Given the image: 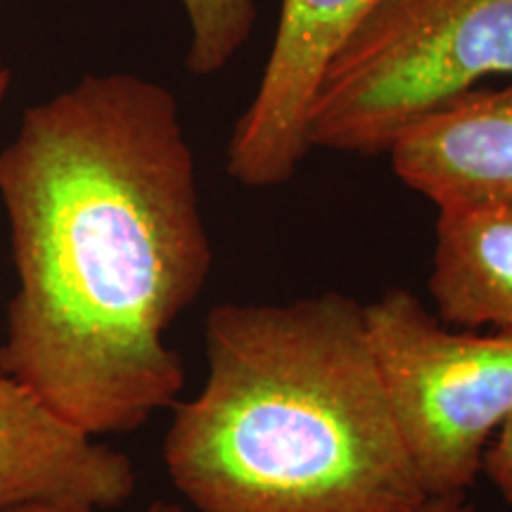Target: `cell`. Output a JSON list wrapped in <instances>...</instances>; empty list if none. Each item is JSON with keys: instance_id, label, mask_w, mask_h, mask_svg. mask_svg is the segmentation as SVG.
<instances>
[{"instance_id": "14", "label": "cell", "mask_w": 512, "mask_h": 512, "mask_svg": "<svg viewBox=\"0 0 512 512\" xmlns=\"http://www.w3.org/2000/svg\"><path fill=\"white\" fill-rule=\"evenodd\" d=\"M3 512H79V510H62V508H17V510H3Z\"/></svg>"}, {"instance_id": "11", "label": "cell", "mask_w": 512, "mask_h": 512, "mask_svg": "<svg viewBox=\"0 0 512 512\" xmlns=\"http://www.w3.org/2000/svg\"><path fill=\"white\" fill-rule=\"evenodd\" d=\"M415 512H479L467 496H439L427 498Z\"/></svg>"}, {"instance_id": "8", "label": "cell", "mask_w": 512, "mask_h": 512, "mask_svg": "<svg viewBox=\"0 0 512 512\" xmlns=\"http://www.w3.org/2000/svg\"><path fill=\"white\" fill-rule=\"evenodd\" d=\"M430 294L451 328L512 332V197L439 207Z\"/></svg>"}, {"instance_id": "1", "label": "cell", "mask_w": 512, "mask_h": 512, "mask_svg": "<svg viewBox=\"0 0 512 512\" xmlns=\"http://www.w3.org/2000/svg\"><path fill=\"white\" fill-rule=\"evenodd\" d=\"M17 290L0 373L93 437L174 408L166 332L214 266L176 95L138 74H88L24 112L0 150Z\"/></svg>"}, {"instance_id": "5", "label": "cell", "mask_w": 512, "mask_h": 512, "mask_svg": "<svg viewBox=\"0 0 512 512\" xmlns=\"http://www.w3.org/2000/svg\"><path fill=\"white\" fill-rule=\"evenodd\" d=\"M384 0H283L275 41L252 102L235 121L228 176L245 188H278L313 150L309 117L332 60Z\"/></svg>"}, {"instance_id": "13", "label": "cell", "mask_w": 512, "mask_h": 512, "mask_svg": "<svg viewBox=\"0 0 512 512\" xmlns=\"http://www.w3.org/2000/svg\"><path fill=\"white\" fill-rule=\"evenodd\" d=\"M8 86H10V72L8 67H5V62L0 60V102H3L5 93H8Z\"/></svg>"}, {"instance_id": "7", "label": "cell", "mask_w": 512, "mask_h": 512, "mask_svg": "<svg viewBox=\"0 0 512 512\" xmlns=\"http://www.w3.org/2000/svg\"><path fill=\"white\" fill-rule=\"evenodd\" d=\"M401 183L439 207L512 197V83L458 95L387 150Z\"/></svg>"}, {"instance_id": "2", "label": "cell", "mask_w": 512, "mask_h": 512, "mask_svg": "<svg viewBox=\"0 0 512 512\" xmlns=\"http://www.w3.org/2000/svg\"><path fill=\"white\" fill-rule=\"evenodd\" d=\"M207 377L176 403L169 479L197 512H415L427 501L370 349L342 292L221 304Z\"/></svg>"}, {"instance_id": "4", "label": "cell", "mask_w": 512, "mask_h": 512, "mask_svg": "<svg viewBox=\"0 0 512 512\" xmlns=\"http://www.w3.org/2000/svg\"><path fill=\"white\" fill-rule=\"evenodd\" d=\"M363 309L377 375L422 491L467 496L512 413V332L451 328L403 287Z\"/></svg>"}, {"instance_id": "12", "label": "cell", "mask_w": 512, "mask_h": 512, "mask_svg": "<svg viewBox=\"0 0 512 512\" xmlns=\"http://www.w3.org/2000/svg\"><path fill=\"white\" fill-rule=\"evenodd\" d=\"M143 512H190L188 508H183V505L178 503H169V501H155L150 503Z\"/></svg>"}, {"instance_id": "10", "label": "cell", "mask_w": 512, "mask_h": 512, "mask_svg": "<svg viewBox=\"0 0 512 512\" xmlns=\"http://www.w3.org/2000/svg\"><path fill=\"white\" fill-rule=\"evenodd\" d=\"M482 472H486V477L496 486L503 501L512 508V413L498 427L489 448H486Z\"/></svg>"}, {"instance_id": "3", "label": "cell", "mask_w": 512, "mask_h": 512, "mask_svg": "<svg viewBox=\"0 0 512 512\" xmlns=\"http://www.w3.org/2000/svg\"><path fill=\"white\" fill-rule=\"evenodd\" d=\"M489 76H512V0H384L320 81L309 143L380 155Z\"/></svg>"}, {"instance_id": "6", "label": "cell", "mask_w": 512, "mask_h": 512, "mask_svg": "<svg viewBox=\"0 0 512 512\" xmlns=\"http://www.w3.org/2000/svg\"><path fill=\"white\" fill-rule=\"evenodd\" d=\"M136 491V467L100 444L27 384L0 373V512L62 508L100 512Z\"/></svg>"}, {"instance_id": "9", "label": "cell", "mask_w": 512, "mask_h": 512, "mask_svg": "<svg viewBox=\"0 0 512 512\" xmlns=\"http://www.w3.org/2000/svg\"><path fill=\"white\" fill-rule=\"evenodd\" d=\"M181 5L190 31L185 67L195 76L219 74L252 36L254 0H181Z\"/></svg>"}]
</instances>
